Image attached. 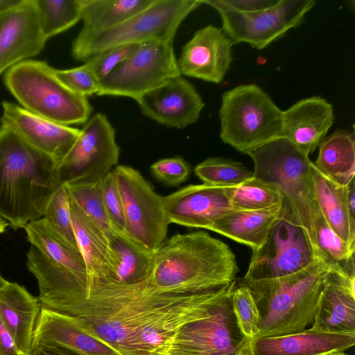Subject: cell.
<instances>
[{"mask_svg": "<svg viewBox=\"0 0 355 355\" xmlns=\"http://www.w3.org/2000/svg\"><path fill=\"white\" fill-rule=\"evenodd\" d=\"M315 0H279L274 6L252 13L216 10L224 33L233 43H247L263 49L298 26L315 4Z\"/></svg>", "mask_w": 355, "mask_h": 355, "instance_id": "cell-14", "label": "cell"}, {"mask_svg": "<svg viewBox=\"0 0 355 355\" xmlns=\"http://www.w3.org/2000/svg\"><path fill=\"white\" fill-rule=\"evenodd\" d=\"M46 39L34 0H21L0 14V74L15 64L39 54Z\"/></svg>", "mask_w": 355, "mask_h": 355, "instance_id": "cell-20", "label": "cell"}, {"mask_svg": "<svg viewBox=\"0 0 355 355\" xmlns=\"http://www.w3.org/2000/svg\"><path fill=\"white\" fill-rule=\"evenodd\" d=\"M185 295L157 293L146 281L124 284L110 279H93L87 281L85 295L70 302L62 313L87 322L123 355H140L139 336L150 315Z\"/></svg>", "mask_w": 355, "mask_h": 355, "instance_id": "cell-1", "label": "cell"}, {"mask_svg": "<svg viewBox=\"0 0 355 355\" xmlns=\"http://www.w3.org/2000/svg\"><path fill=\"white\" fill-rule=\"evenodd\" d=\"M313 248L284 198L280 215L264 243L252 251L245 280H262L297 272L316 259Z\"/></svg>", "mask_w": 355, "mask_h": 355, "instance_id": "cell-9", "label": "cell"}, {"mask_svg": "<svg viewBox=\"0 0 355 355\" xmlns=\"http://www.w3.org/2000/svg\"><path fill=\"white\" fill-rule=\"evenodd\" d=\"M62 184L58 164L0 125V216L14 230L42 218Z\"/></svg>", "mask_w": 355, "mask_h": 355, "instance_id": "cell-3", "label": "cell"}, {"mask_svg": "<svg viewBox=\"0 0 355 355\" xmlns=\"http://www.w3.org/2000/svg\"><path fill=\"white\" fill-rule=\"evenodd\" d=\"M8 284V282L4 279L0 275V290L3 288Z\"/></svg>", "mask_w": 355, "mask_h": 355, "instance_id": "cell-50", "label": "cell"}, {"mask_svg": "<svg viewBox=\"0 0 355 355\" xmlns=\"http://www.w3.org/2000/svg\"><path fill=\"white\" fill-rule=\"evenodd\" d=\"M58 80L73 92L87 97L97 94L99 81L87 63L69 69H54Z\"/></svg>", "mask_w": 355, "mask_h": 355, "instance_id": "cell-39", "label": "cell"}, {"mask_svg": "<svg viewBox=\"0 0 355 355\" xmlns=\"http://www.w3.org/2000/svg\"><path fill=\"white\" fill-rule=\"evenodd\" d=\"M249 342L237 325L230 296L209 316L182 327L167 355H236Z\"/></svg>", "mask_w": 355, "mask_h": 355, "instance_id": "cell-15", "label": "cell"}, {"mask_svg": "<svg viewBox=\"0 0 355 355\" xmlns=\"http://www.w3.org/2000/svg\"><path fill=\"white\" fill-rule=\"evenodd\" d=\"M42 218L64 244L74 252L81 254L73 227L69 194L64 184L59 187L49 201Z\"/></svg>", "mask_w": 355, "mask_h": 355, "instance_id": "cell-36", "label": "cell"}, {"mask_svg": "<svg viewBox=\"0 0 355 355\" xmlns=\"http://www.w3.org/2000/svg\"><path fill=\"white\" fill-rule=\"evenodd\" d=\"M20 1L21 0H0V14L14 8Z\"/></svg>", "mask_w": 355, "mask_h": 355, "instance_id": "cell-47", "label": "cell"}, {"mask_svg": "<svg viewBox=\"0 0 355 355\" xmlns=\"http://www.w3.org/2000/svg\"><path fill=\"white\" fill-rule=\"evenodd\" d=\"M236 281L220 289L188 294L173 302L162 305L145 322L138 340L140 355H167L169 347L180 329L210 315L228 299Z\"/></svg>", "mask_w": 355, "mask_h": 355, "instance_id": "cell-12", "label": "cell"}, {"mask_svg": "<svg viewBox=\"0 0 355 355\" xmlns=\"http://www.w3.org/2000/svg\"><path fill=\"white\" fill-rule=\"evenodd\" d=\"M112 173L123 202L124 232L154 252L165 241L169 225L164 211L163 196L131 166L119 165Z\"/></svg>", "mask_w": 355, "mask_h": 355, "instance_id": "cell-11", "label": "cell"}, {"mask_svg": "<svg viewBox=\"0 0 355 355\" xmlns=\"http://www.w3.org/2000/svg\"><path fill=\"white\" fill-rule=\"evenodd\" d=\"M42 31L46 40L81 20L82 0H34Z\"/></svg>", "mask_w": 355, "mask_h": 355, "instance_id": "cell-34", "label": "cell"}, {"mask_svg": "<svg viewBox=\"0 0 355 355\" xmlns=\"http://www.w3.org/2000/svg\"><path fill=\"white\" fill-rule=\"evenodd\" d=\"M155 0H82L79 33L89 34L112 28L143 11Z\"/></svg>", "mask_w": 355, "mask_h": 355, "instance_id": "cell-32", "label": "cell"}, {"mask_svg": "<svg viewBox=\"0 0 355 355\" xmlns=\"http://www.w3.org/2000/svg\"><path fill=\"white\" fill-rule=\"evenodd\" d=\"M314 194L320 212L330 228L355 248V222L349 216L346 186H340L320 173L312 164Z\"/></svg>", "mask_w": 355, "mask_h": 355, "instance_id": "cell-29", "label": "cell"}, {"mask_svg": "<svg viewBox=\"0 0 355 355\" xmlns=\"http://www.w3.org/2000/svg\"><path fill=\"white\" fill-rule=\"evenodd\" d=\"M315 168L332 182L347 186L355 175L354 136L345 130H337L320 144Z\"/></svg>", "mask_w": 355, "mask_h": 355, "instance_id": "cell-30", "label": "cell"}, {"mask_svg": "<svg viewBox=\"0 0 355 355\" xmlns=\"http://www.w3.org/2000/svg\"><path fill=\"white\" fill-rule=\"evenodd\" d=\"M115 130L107 116L96 113L89 119L74 145L59 164L62 183L102 180L119 160Z\"/></svg>", "mask_w": 355, "mask_h": 355, "instance_id": "cell-13", "label": "cell"}, {"mask_svg": "<svg viewBox=\"0 0 355 355\" xmlns=\"http://www.w3.org/2000/svg\"><path fill=\"white\" fill-rule=\"evenodd\" d=\"M46 62L26 60L9 68L3 76L8 90L27 111L68 125L85 123L92 107L56 77Z\"/></svg>", "mask_w": 355, "mask_h": 355, "instance_id": "cell-5", "label": "cell"}, {"mask_svg": "<svg viewBox=\"0 0 355 355\" xmlns=\"http://www.w3.org/2000/svg\"><path fill=\"white\" fill-rule=\"evenodd\" d=\"M180 75L173 41H150L136 50L99 82L96 95L137 100L169 78Z\"/></svg>", "mask_w": 355, "mask_h": 355, "instance_id": "cell-10", "label": "cell"}, {"mask_svg": "<svg viewBox=\"0 0 355 355\" xmlns=\"http://www.w3.org/2000/svg\"><path fill=\"white\" fill-rule=\"evenodd\" d=\"M143 114L170 128L194 123L205 107L194 86L181 74L172 77L137 100Z\"/></svg>", "mask_w": 355, "mask_h": 355, "instance_id": "cell-18", "label": "cell"}, {"mask_svg": "<svg viewBox=\"0 0 355 355\" xmlns=\"http://www.w3.org/2000/svg\"><path fill=\"white\" fill-rule=\"evenodd\" d=\"M105 206L113 229L124 232L123 202L115 177L110 171L102 180Z\"/></svg>", "mask_w": 355, "mask_h": 355, "instance_id": "cell-41", "label": "cell"}, {"mask_svg": "<svg viewBox=\"0 0 355 355\" xmlns=\"http://www.w3.org/2000/svg\"><path fill=\"white\" fill-rule=\"evenodd\" d=\"M284 198L279 186L254 175L230 189L232 203L238 211L271 207L281 204Z\"/></svg>", "mask_w": 355, "mask_h": 355, "instance_id": "cell-33", "label": "cell"}, {"mask_svg": "<svg viewBox=\"0 0 355 355\" xmlns=\"http://www.w3.org/2000/svg\"><path fill=\"white\" fill-rule=\"evenodd\" d=\"M329 268L318 258L294 273L262 280L239 278L251 291L259 313L257 338L300 332L313 323L323 279Z\"/></svg>", "mask_w": 355, "mask_h": 355, "instance_id": "cell-4", "label": "cell"}, {"mask_svg": "<svg viewBox=\"0 0 355 355\" xmlns=\"http://www.w3.org/2000/svg\"><path fill=\"white\" fill-rule=\"evenodd\" d=\"M355 345V334L313 330L250 340L251 355H324L345 352Z\"/></svg>", "mask_w": 355, "mask_h": 355, "instance_id": "cell-24", "label": "cell"}, {"mask_svg": "<svg viewBox=\"0 0 355 355\" xmlns=\"http://www.w3.org/2000/svg\"><path fill=\"white\" fill-rule=\"evenodd\" d=\"M233 42L213 25L197 31L182 48L177 59L180 74L218 84L232 61Z\"/></svg>", "mask_w": 355, "mask_h": 355, "instance_id": "cell-19", "label": "cell"}, {"mask_svg": "<svg viewBox=\"0 0 355 355\" xmlns=\"http://www.w3.org/2000/svg\"><path fill=\"white\" fill-rule=\"evenodd\" d=\"M314 251L329 269L355 280V248L350 246L328 225L318 206L313 223Z\"/></svg>", "mask_w": 355, "mask_h": 355, "instance_id": "cell-31", "label": "cell"}, {"mask_svg": "<svg viewBox=\"0 0 355 355\" xmlns=\"http://www.w3.org/2000/svg\"><path fill=\"white\" fill-rule=\"evenodd\" d=\"M41 308L37 297L15 282H8L0 290V318L18 349L26 355H31Z\"/></svg>", "mask_w": 355, "mask_h": 355, "instance_id": "cell-25", "label": "cell"}, {"mask_svg": "<svg viewBox=\"0 0 355 355\" xmlns=\"http://www.w3.org/2000/svg\"><path fill=\"white\" fill-rule=\"evenodd\" d=\"M233 313L242 334L249 340L257 338L259 332V313L250 290L236 284L231 295Z\"/></svg>", "mask_w": 355, "mask_h": 355, "instance_id": "cell-38", "label": "cell"}, {"mask_svg": "<svg viewBox=\"0 0 355 355\" xmlns=\"http://www.w3.org/2000/svg\"><path fill=\"white\" fill-rule=\"evenodd\" d=\"M324 355H349V354L344 353V352H339L330 353V354H324Z\"/></svg>", "mask_w": 355, "mask_h": 355, "instance_id": "cell-51", "label": "cell"}, {"mask_svg": "<svg viewBox=\"0 0 355 355\" xmlns=\"http://www.w3.org/2000/svg\"><path fill=\"white\" fill-rule=\"evenodd\" d=\"M138 45L115 47L96 55L85 62L100 82L125 61L136 50Z\"/></svg>", "mask_w": 355, "mask_h": 355, "instance_id": "cell-40", "label": "cell"}, {"mask_svg": "<svg viewBox=\"0 0 355 355\" xmlns=\"http://www.w3.org/2000/svg\"><path fill=\"white\" fill-rule=\"evenodd\" d=\"M231 187L190 184L163 197L168 223L208 230L220 217L238 211L230 199Z\"/></svg>", "mask_w": 355, "mask_h": 355, "instance_id": "cell-16", "label": "cell"}, {"mask_svg": "<svg viewBox=\"0 0 355 355\" xmlns=\"http://www.w3.org/2000/svg\"><path fill=\"white\" fill-rule=\"evenodd\" d=\"M249 344L247 346H245L243 349H241L236 355H251L250 352Z\"/></svg>", "mask_w": 355, "mask_h": 355, "instance_id": "cell-49", "label": "cell"}, {"mask_svg": "<svg viewBox=\"0 0 355 355\" xmlns=\"http://www.w3.org/2000/svg\"><path fill=\"white\" fill-rule=\"evenodd\" d=\"M8 223H7L1 216H0V234L3 232L7 227Z\"/></svg>", "mask_w": 355, "mask_h": 355, "instance_id": "cell-48", "label": "cell"}, {"mask_svg": "<svg viewBox=\"0 0 355 355\" xmlns=\"http://www.w3.org/2000/svg\"><path fill=\"white\" fill-rule=\"evenodd\" d=\"M31 355H79L62 346L55 345H33Z\"/></svg>", "mask_w": 355, "mask_h": 355, "instance_id": "cell-45", "label": "cell"}, {"mask_svg": "<svg viewBox=\"0 0 355 355\" xmlns=\"http://www.w3.org/2000/svg\"><path fill=\"white\" fill-rule=\"evenodd\" d=\"M248 155L254 163L253 175L279 187L314 250L313 223L318 204L312 178L313 162L309 155L284 137Z\"/></svg>", "mask_w": 355, "mask_h": 355, "instance_id": "cell-7", "label": "cell"}, {"mask_svg": "<svg viewBox=\"0 0 355 355\" xmlns=\"http://www.w3.org/2000/svg\"><path fill=\"white\" fill-rule=\"evenodd\" d=\"M282 113L258 85L235 87L222 96L220 139L236 150L248 154L282 137Z\"/></svg>", "mask_w": 355, "mask_h": 355, "instance_id": "cell-8", "label": "cell"}, {"mask_svg": "<svg viewBox=\"0 0 355 355\" xmlns=\"http://www.w3.org/2000/svg\"><path fill=\"white\" fill-rule=\"evenodd\" d=\"M33 345H59L79 355H123L82 318L44 308L37 320Z\"/></svg>", "mask_w": 355, "mask_h": 355, "instance_id": "cell-21", "label": "cell"}, {"mask_svg": "<svg viewBox=\"0 0 355 355\" xmlns=\"http://www.w3.org/2000/svg\"><path fill=\"white\" fill-rule=\"evenodd\" d=\"M202 4L200 0H155L149 7L117 26L94 33H78L72 43V56L86 62L118 46L173 41L184 19Z\"/></svg>", "mask_w": 355, "mask_h": 355, "instance_id": "cell-6", "label": "cell"}, {"mask_svg": "<svg viewBox=\"0 0 355 355\" xmlns=\"http://www.w3.org/2000/svg\"><path fill=\"white\" fill-rule=\"evenodd\" d=\"M154 177L166 185H178L188 178L189 166L180 157L159 159L150 166Z\"/></svg>", "mask_w": 355, "mask_h": 355, "instance_id": "cell-42", "label": "cell"}, {"mask_svg": "<svg viewBox=\"0 0 355 355\" xmlns=\"http://www.w3.org/2000/svg\"><path fill=\"white\" fill-rule=\"evenodd\" d=\"M334 121L333 107L325 98H304L283 111L282 137L309 155L325 138Z\"/></svg>", "mask_w": 355, "mask_h": 355, "instance_id": "cell-22", "label": "cell"}, {"mask_svg": "<svg viewBox=\"0 0 355 355\" xmlns=\"http://www.w3.org/2000/svg\"><path fill=\"white\" fill-rule=\"evenodd\" d=\"M282 202L262 209L232 211L216 220L208 230L246 245L254 251L266 240L280 215Z\"/></svg>", "mask_w": 355, "mask_h": 355, "instance_id": "cell-26", "label": "cell"}, {"mask_svg": "<svg viewBox=\"0 0 355 355\" xmlns=\"http://www.w3.org/2000/svg\"><path fill=\"white\" fill-rule=\"evenodd\" d=\"M311 329L355 334V280L328 270L323 279Z\"/></svg>", "mask_w": 355, "mask_h": 355, "instance_id": "cell-23", "label": "cell"}, {"mask_svg": "<svg viewBox=\"0 0 355 355\" xmlns=\"http://www.w3.org/2000/svg\"><path fill=\"white\" fill-rule=\"evenodd\" d=\"M347 200L351 219L355 222V180L354 178L346 186Z\"/></svg>", "mask_w": 355, "mask_h": 355, "instance_id": "cell-46", "label": "cell"}, {"mask_svg": "<svg viewBox=\"0 0 355 355\" xmlns=\"http://www.w3.org/2000/svg\"><path fill=\"white\" fill-rule=\"evenodd\" d=\"M69 199L73 227L85 263L87 281L110 279L112 262L106 236L69 196Z\"/></svg>", "mask_w": 355, "mask_h": 355, "instance_id": "cell-28", "label": "cell"}, {"mask_svg": "<svg viewBox=\"0 0 355 355\" xmlns=\"http://www.w3.org/2000/svg\"><path fill=\"white\" fill-rule=\"evenodd\" d=\"M102 180L63 184L69 196L107 238L113 228L104 203Z\"/></svg>", "mask_w": 355, "mask_h": 355, "instance_id": "cell-35", "label": "cell"}, {"mask_svg": "<svg viewBox=\"0 0 355 355\" xmlns=\"http://www.w3.org/2000/svg\"><path fill=\"white\" fill-rule=\"evenodd\" d=\"M1 105V125L58 166L80 135L79 129L39 116L13 103L3 101Z\"/></svg>", "mask_w": 355, "mask_h": 355, "instance_id": "cell-17", "label": "cell"}, {"mask_svg": "<svg viewBox=\"0 0 355 355\" xmlns=\"http://www.w3.org/2000/svg\"><path fill=\"white\" fill-rule=\"evenodd\" d=\"M0 355H26L17 347L12 336L0 318Z\"/></svg>", "mask_w": 355, "mask_h": 355, "instance_id": "cell-44", "label": "cell"}, {"mask_svg": "<svg viewBox=\"0 0 355 355\" xmlns=\"http://www.w3.org/2000/svg\"><path fill=\"white\" fill-rule=\"evenodd\" d=\"M112 262L110 279L124 284H139L150 276L153 252L148 250L124 232L113 229L107 237Z\"/></svg>", "mask_w": 355, "mask_h": 355, "instance_id": "cell-27", "label": "cell"}, {"mask_svg": "<svg viewBox=\"0 0 355 355\" xmlns=\"http://www.w3.org/2000/svg\"><path fill=\"white\" fill-rule=\"evenodd\" d=\"M203 183L222 187L236 186L253 176L242 163L223 157H209L194 169Z\"/></svg>", "mask_w": 355, "mask_h": 355, "instance_id": "cell-37", "label": "cell"}, {"mask_svg": "<svg viewBox=\"0 0 355 355\" xmlns=\"http://www.w3.org/2000/svg\"><path fill=\"white\" fill-rule=\"evenodd\" d=\"M214 9L230 10L241 13L261 11L276 5L279 0H200Z\"/></svg>", "mask_w": 355, "mask_h": 355, "instance_id": "cell-43", "label": "cell"}, {"mask_svg": "<svg viewBox=\"0 0 355 355\" xmlns=\"http://www.w3.org/2000/svg\"><path fill=\"white\" fill-rule=\"evenodd\" d=\"M239 272L230 248L198 231L164 241L153 252L152 271L146 282L157 293L196 294L229 286Z\"/></svg>", "mask_w": 355, "mask_h": 355, "instance_id": "cell-2", "label": "cell"}]
</instances>
